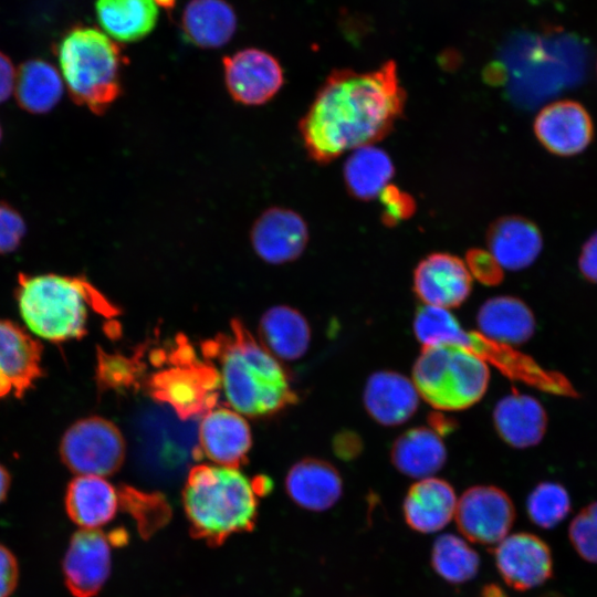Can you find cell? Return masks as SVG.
I'll return each mask as SVG.
<instances>
[{
  "instance_id": "8",
  "label": "cell",
  "mask_w": 597,
  "mask_h": 597,
  "mask_svg": "<svg viewBox=\"0 0 597 597\" xmlns=\"http://www.w3.org/2000/svg\"><path fill=\"white\" fill-rule=\"evenodd\" d=\"M437 343L462 347L514 381L552 395L577 397L576 389L565 375L545 369L513 346L490 339L480 332L465 331L452 313L441 322Z\"/></svg>"
},
{
  "instance_id": "46",
  "label": "cell",
  "mask_w": 597,
  "mask_h": 597,
  "mask_svg": "<svg viewBox=\"0 0 597 597\" xmlns=\"http://www.w3.org/2000/svg\"><path fill=\"white\" fill-rule=\"evenodd\" d=\"M156 6L163 7L165 9H170L174 7L176 0H154Z\"/></svg>"
},
{
  "instance_id": "20",
  "label": "cell",
  "mask_w": 597,
  "mask_h": 597,
  "mask_svg": "<svg viewBox=\"0 0 597 597\" xmlns=\"http://www.w3.org/2000/svg\"><path fill=\"white\" fill-rule=\"evenodd\" d=\"M498 436L510 447L525 449L538 444L547 429V413L535 397L517 390L502 397L492 413Z\"/></svg>"
},
{
  "instance_id": "33",
  "label": "cell",
  "mask_w": 597,
  "mask_h": 597,
  "mask_svg": "<svg viewBox=\"0 0 597 597\" xmlns=\"http://www.w3.org/2000/svg\"><path fill=\"white\" fill-rule=\"evenodd\" d=\"M569 511V494L557 482L538 483L526 500V512L530 520L542 528H553L568 515Z\"/></svg>"
},
{
  "instance_id": "28",
  "label": "cell",
  "mask_w": 597,
  "mask_h": 597,
  "mask_svg": "<svg viewBox=\"0 0 597 597\" xmlns=\"http://www.w3.org/2000/svg\"><path fill=\"white\" fill-rule=\"evenodd\" d=\"M237 18L226 0H190L181 17L186 40L201 49H217L230 41Z\"/></svg>"
},
{
  "instance_id": "31",
  "label": "cell",
  "mask_w": 597,
  "mask_h": 597,
  "mask_svg": "<svg viewBox=\"0 0 597 597\" xmlns=\"http://www.w3.org/2000/svg\"><path fill=\"white\" fill-rule=\"evenodd\" d=\"M14 90L21 107L32 113H44L61 98L63 82L50 63L30 60L17 72Z\"/></svg>"
},
{
  "instance_id": "25",
  "label": "cell",
  "mask_w": 597,
  "mask_h": 597,
  "mask_svg": "<svg viewBox=\"0 0 597 597\" xmlns=\"http://www.w3.org/2000/svg\"><path fill=\"white\" fill-rule=\"evenodd\" d=\"M476 325L482 335L514 347L526 343L534 335L536 320L533 311L521 298L499 295L480 306Z\"/></svg>"
},
{
  "instance_id": "2",
  "label": "cell",
  "mask_w": 597,
  "mask_h": 597,
  "mask_svg": "<svg viewBox=\"0 0 597 597\" xmlns=\"http://www.w3.org/2000/svg\"><path fill=\"white\" fill-rule=\"evenodd\" d=\"M202 344L207 359L220 366V380L228 402L249 417L273 415L297 401L280 363L253 337L239 318Z\"/></svg>"
},
{
  "instance_id": "24",
  "label": "cell",
  "mask_w": 597,
  "mask_h": 597,
  "mask_svg": "<svg viewBox=\"0 0 597 597\" xmlns=\"http://www.w3.org/2000/svg\"><path fill=\"white\" fill-rule=\"evenodd\" d=\"M486 242L489 252L502 269L510 271L528 268L543 248V238L537 226L520 216L498 219L488 230Z\"/></svg>"
},
{
  "instance_id": "29",
  "label": "cell",
  "mask_w": 597,
  "mask_h": 597,
  "mask_svg": "<svg viewBox=\"0 0 597 597\" xmlns=\"http://www.w3.org/2000/svg\"><path fill=\"white\" fill-rule=\"evenodd\" d=\"M96 15L111 38L133 42L151 32L158 9L154 0H97Z\"/></svg>"
},
{
  "instance_id": "37",
  "label": "cell",
  "mask_w": 597,
  "mask_h": 597,
  "mask_svg": "<svg viewBox=\"0 0 597 597\" xmlns=\"http://www.w3.org/2000/svg\"><path fill=\"white\" fill-rule=\"evenodd\" d=\"M465 260L471 276L482 284L496 285L503 280V269L489 251L471 249Z\"/></svg>"
},
{
  "instance_id": "30",
  "label": "cell",
  "mask_w": 597,
  "mask_h": 597,
  "mask_svg": "<svg viewBox=\"0 0 597 597\" xmlns=\"http://www.w3.org/2000/svg\"><path fill=\"white\" fill-rule=\"evenodd\" d=\"M394 172L388 154L373 145L354 149L344 166L346 187L359 200H371L379 196Z\"/></svg>"
},
{
  "instance_id": "11",
  "label": "cell",
  "mask_w": 597,
  "mask_h": 597,
  "mask_svg": "<svg viewBox=\"0 0 597 597\" xmlns=\"http://www.w3.org/2000/svg\"><path fill=\"white\" fill-rule=\"evenodd\" d=\"M112 544L100 528H80L71 536L62 574L73 597H96L103 589L112 570Z\"/></svg>"
},
{
  "instance_id": "47",
  "label": "cell",
  "mask_w": 597,
  "mask_h": 597,
  "mask_svg": "<svg viewBox=\"0 0 597 597\" xmlns=\"http://www.w3.org/2000/svg\"><path fill=\"white\" fill-rule=\"evenodd\" d=\"M540 597H565L564 595L555 591H549L541 595Z\"/></svg>"
},
{
  "instance_id": "39",
  "label": "cell",
  "mask_w": 597,
  "mask_h": 597,
  "mask_svg": "<svg viewBox=\"0 0 597 597\" xmlns=\"http://www.w3.org/2000/svg\"><path fill=\"white\" fill-rule=\"evenodd\" d=\"M19 563L10 548L0 543V597H10L19 583Z\"/></svg>"
},
{
  "instance_id": "3",
  "label": "cell",
  "mask_w": 597,
  "mask_h": 597,
  "mask_svg": "<svg viewBox=\"0 0 597 597\" xmlns=\"http://www.w3.org/2000/svg\"><path fill=\"white\" fill-rule=\"evenodd\" d=\"M17 301L28 328L54 343L83 337L91 310L115 313L112 304L88 281L59 274H21Z\"/></svg>"
},
{
  "instance_id": "27",
  "label": "cell",
  "mask_w": 597,
  "mask_h": 597,
  "mask_svg": "<svg viewBox=\"0 0 597 597\" xmlns=\"http://www.w3.org/2000/svg\"><path fill=\"white\" fill-rule=\"evenodd\" d=\"M447 449L441 437L428 427L411 428L401 433L390 449V461L402 474L425 479L442 469Z\"/></svg>"
},
{
  "instance_id": "48",
  "label": "cell",
  "mask_w": 597,
  "mask_h": 597,
  "mask_svg": "<svg viewBox=\"0 0 597 597\" xmlns=\"http://www.w3.org/2000/svg\"><path fill=\"white\" fill-rule=\"evenodd\" d=\"M0 136H1V130H0Z\"/></svg>"
},
{
  "instance_id": "14",
  "label": "cell",
  "mask_w": 597,
  "mask_h": 597,
  "mask_svg": "<svg viewBox=\"0 0 597 597\" xmlns=\"http://www.w3.org/2000/svg\"><path fill=\"white\" fill-rule=\"evenodd\" d=\"M493 552L501 577L516 590L535 588L552 577L551 549L534 534L520 532L507 535Z\"/></svg>"
},
{
  "instance_id": "18",
  "label": "cell",
  "mask_w": 597,
  "mask_h": 597,
  "mask_svg": "<svg viewBox=\"0 0 597 597\" xmlns=\"http://www.w3.org/2000/svg\"><path fill=\"white\" fill-rule=\"evenodd\" d=\"M308 240V230L296 212L271 208L253 224L251 242L255 253L265 262L281 264L297 259Z\"/></svg>"
},
{
  "instance_id": "13",
  "label": "cell",
  "mask_w": 597,
  "mask_h": 597,
  "mask_svg": "<svg viewBox=\"0 0 597 597\" xmlns=\"http://www.w3.org/2000/svg\"><path fill=\"white\" fill-rule=\"evenodd\" d=\"M534 134L549 153L570 157L583 153L593 142L594 124L584 105L563 100L543 107L533 124Z\"/></svg>"
},
{
  "instance_id": "6",
  "label": "cell",
  "mask_w": 597,
  "mask_h": 597,
  "mask_svg": "<svg viewBox=\"0 0 597 597\" xmlns=\"http://www.w3.org/2000/svg\"><path fill=\"white\" fill-rule=\"evenodd\" d=\"M420 397L439 411L467 409L484 396L489 365L462 347L440 345L422 347L412 367Z\"/></svg>"
},
{
  "instance_id": "4",
  "label": "cell",
  "mask_w": 597,
  "mask_h": 597,
  "mask_svg": "<svg viewBox=\"0 0 597 597\" xmlns=\"http://www.w3.org/2000/svg\"><path fill=\"white\" fill-rule=\"evenodd\" d=\"M258 494L254 481L239 469L199 464L188 473L182 501L195 534L220 543L253 526Z\"/></svg>"
},
{
  "instance_id": "40",
  "label": "cell",
  "mask_w": 597,
  "mask_h": 597,
  "mask_svg": "<svg viewBox=\"0 0 597 597\" xmlns=\"http://www.w3.org/2000/svg\"><path fill=\"white\" fill-rule=\"evenodd\" d=\"M578 269L585 280L597 283V231L583 244L578 256Z\"/></svg>"
},
{
  "instance_id": "10",
  "label": "cell",
  "mask_w": 597,
  "mask_h": 597,
  "mask_svg": "<svg viewBox=\"0 0 597 597\" xmlns=\"http://www.w3.org/2000/svg\"><path fill=\"white\" fill-rule=\"evenodd\" d=\"M457 526L470 542L495 545L507 536L515 507L511 498L494 485H474L467 489L457 502Z\"/></svg>"
},
{
  "instance_id": "42",
  "label": "cell",
  "mask_w": 597,
  "mask_h": 597,
  "mask_svg": "<svg viewBox=\"0 0 597 597\" xmlns=\"http://www.w3.org/2000/svg\"><path fill=\"white\" fill-rule=\"evenodd\" d=\"M15 75L11 61L0 52V103L6 101L14 90Z\"/></svg>"
},
{
  "instance_id": "26",
  "label": "cell",
  "mask_w": 597,
  "mask_h": 597,
  "mask_svg": "<svg viewBox=\"0 0 597 597\" xmlns=\"http://www.w3.org/2000/svg\"><path fill=\"white\" fill-rule=\"evenodd\" d=\"M260 344L273 357L296 360L305 355L311 343L307 320L287 305L270 307L259 323Z\"/></svg>"
},
{
  "instance_id": "21",
  "label": "cell",
  "mask_w": 597,
  "mask_h": 597,
  "mask_svg": "<svg viewBox=\"0 0 597 597\" xmlns=\"http://www.w3.org/2000/svg\"><path fill=\"white\" fill-rule=\"evenodd\" d=\"M286 493L302 509L321 512L331 509L343 493V480L329 462L305 458L289 470Z\"/></svg>"
},
{
  "instance_id": "41",
  "label": "cell",
  "mask_w": 597,
  "mask_h": 597,
  "mask_svg": "<svg viewBox=\"0 0 597 597\" xmlns=\"http://www.w3.org/2000/svg\"><path fill=\"white\" fill-rule=\"evenodd\" d=\"M335 454L343 460H353L363 450V440L354 431L344 430L337 433L333 442Z\"/></svg>"
},
{
  "instance_id": "12",
  "label": "cell",
  "mask_w": 597,
  "mask_h": 597,
  "mask_svg": "<svg viewBox=\"0 0 597 597\" xmlns=\"http://www.w3.org/2000/svg\"><path fill=\"white\" fill-rule=\"evenodd\" d=\"M226 86L234 101L255 106L269 102L282 87L277 60L259 49H244L223 59Z\"/></svg>"
},
{
  "instance_id": "7",
  "label": "cell",
  "mask_w": 597,
  "mask_h": 597,
  "mask_svg": "<svg viewBox=\"0 0 597 597\" xmlns=\"http://www.w3.org/2000/svg\"><path fill=\"white\" fill-rule=\"evenodd\" d=\"M170 367L153 374L147 380L150 397L168 404L182 420L206 413L216 406L221 385L213 365L196 357L193 348L184 336L168 355Z\"/></svg>"
},
{
  "instance_id": "36",
  "label": "cell",
  "mask_w": 597,
  "mask_h": 597,
  "mask_svg": "<svg viewBox=\"0 0 597 597\" xmlns=\"http://www.w3.org/2000/svg\"><path fill=\"white\" fill-rule=\"evenodd\" d=\"M379 197L384 207L383 221L387 226H394L415 212L413 199L395 186L385 187Z\"/></svg>"
},
{
  "instance_id": "43",
  "label": "cell",
  "mask_w": 597,
  "mask_h": 597,
  "mask_svg": "<svg viewBox=\"0 0 597 597\" xmlns=\"http://www.w3.org/2000/svg\"><path fill=\"white\" fill-rule=\"evenodd\" d=\"M428 422L430 425L429 428L440 437L450 433L455 428V421L442 412H432L428 418Z\"/></svg>"
},
{
  "instance_id": "44",
  "label": "cell",
  "mask_w": 597,
  "mask_h": 597,
  "mask_svg": "<svg viewBox=\"0 0 597 597\" xmlns=\"http://www.w3.org/2000/svg\"><path fill=\"white\" fill-rule=\"evenodd\" d=\"M11 484V476L9 471L0 464V503H2L9 492Z\"/></svg>"
},
{
  "instance_id": "15",
  "label": "cell",
  "mask_w": 597,
  "mask_h": 597,
  "mask_svg": "<svg viewBox=\"0 0 597 597\" xmlns=\"http://www.w3.org/2000/svg\"><path fill=\"white\" fill-rule=\"evenodd\" d=\"M412 287L423 305L451 310L459 307L469 297L472 276L461 259L437 252L417 264Z\"/></svg>"
},
{
  "instance_id": "1",
  "label": "cell",
  "mask_w": 597,
  "mask_h": 597,
  "mask_svg": "<svg viewBox=\"0 0 597 597\" xmlns=\"http://www.w3.org/2000/svg\"><path fill=\"white\" fill-rule=\"evenodd\" d=\"M406 92L395 61L373 71L334 70L300 121L308 156L327 164L386 137L401 117Z\"/></svg>"
},
{
  "instance_id": "16",
  "label": "cell",
  "mask_w": 597,
  "mask_h": 597,
  "mask_svg": "<svg viewBox=\"0 0 597 597\" xmlns=\"http://www.w3.org/2000/svg\"><path fill=\"white\" fill-rule=\"evenodd\" d=\"M199 447L196 454L216 464L239 469L248 462L252 446L249 423L239 413L227 408L210 409L199 426Z\"/></svg>"
},
{
  "instance_id": "22",
  "label": "cell",
  "mask_w": 597,
  "mask_h": 597,
  "mask_svg": "<svg viewBox=\"0 0 597 597\" xmlns=\"http://www.w3.org/2000/svg\"><path fill=\"white\" fill-rule=\"evenodd\" d=\"M64 506L80 528H101L121 507L119 492L103 476L76 475L66 486Z\"/></svg>"
},
{
  "instance_id": "19",
  "label": "cell",
  "mask_w": 597,
  "mask_h": 597,
  "mask_svg": "<svg viewBox=\"0 0 597 597\" xmlns=\"http://www.w3.org/2000/svg\"><path fill=\"white\" fill-rule=\"evenodd\" d=\"M420 395L413 381L394 370L373 373L364 388L365 410L383 426H398L409 420L419 407Z\"/></svg>"
},
{
  "instance_id": "35",
  "label": "cell",
  "mask_w": 597,
  "mask_h": 597,
  "mask_svg": "<svg viewBox=\"0 0 597 597\" xmlns=\"http://www.w3.org/2000/svg\"><path fill=\"white\" fill-rule=\"evenodd\" d=\"M568 535L578 555L597 564V501L577 513L569 524Z\"/></svg>"
},
{
  "instance_id": "45",
  "label": "cell",
  "mask_w": 597,
  "mask_h": 597,
  "mask_svg": "<svg viewBox=\"0 0 597 597\" xmlns=\"http://www.w3.org/2000/svg\"><path fill=\"white\" fill-rule=\"evenodd\" d=\"M481 597H507V595L499 585L489 584L483 587Z\"/></svg>"
},
{
  "instance_id": "5",
  "label": "cell",
  "mask_w": 597,
  "mask_h": 597,
  "mask_svg": "<svg viewBox=\"0 0 597 597\" xmlns=\"http://www.w3.org/2000/svg\"><path fill=\"white\" fill-rule=\"evenodd\" d=\"M59 62L72 98L102 113L121 93L118 45L94 28L73 29L62 41Z\"/></svg>"
},
{
  "instance_id": "9",
  "label": "cell",
  "mask_w": 597,
  "mask_h": 597,
  "mask_svg": "<svg viewBox=\"0 0 597 597\" xmlns=\"http://www.w3.org/2000/svg\"><path fill=\"white\" fill-rule=\"evenodd\" d=\"M59 450L63 464L73 473L106 478L122 468L126 443L115 423L90 416L65 430Z\"/></svg>"
},
{
  "instance_id": "17",
  "label": "cell",
  "mask_w": 597,
  "mask_h": 597,
  "mask_svg": "<svg viewBox=\"0 0 597 597\" xmlns=\"http://www.w3.org/2000/svg\"><path fill=\"white\" fill-rule=\"evenodd\" d=\"M41 344L20 326L0 318V399L21 397L42 375Z\"/></svg>"
},
{
  "instance_id": "32",
  "label": "cell",
  "mask_w": 597,
  "mask_h": 597,
  "mask_svg": "<svg viewBox=\"0 0 597 597\" xmlns=\"http://www.w3.org/2000/svg\"><path fill=\"white\" fill-rule=\"evenodd\" d=\"M431 565L444 580L462 584L476 575L480 558L463 538L453 534H443L433 543Z\"/></svg>"
},
{
  "instance_id": "23",
  "label": "cell",
  "mask_w": 597,
  "mask_h": 597,
  "mask_svg": "<svg viewBox=\"0 0 597 597\" xmlns=\"http://www.w3.org/2000/svg\"><path fill=\"white\" fill-rule=\"evenodd\" d=\"M457 502L454 489L448 481L429 476L409 488L402 513L407 525L413 531L434 533L452 520Z\"/></svg>"
},
{
  "instance_id": "34",
  "label": "cell",
  "mask_w": 597,
  "mask_h": 597,
  "mask_svg": "<svg viewBox=\"0 0 597 597\" xmlns=\"http://www.w3.org/2000/svg\"><path fill=\"white\" fill-rule=\"evenodd\" d=\"M145 367L139 357L97 349L96 384L100 391H126L137 388Z\"/></svg>"
},
{
  "instance_id": "38",
  "label": "cell",
  "mask_w": 597,
  "mask_h": 597,
  "mask_svg": "<svg viewBox=\"0 0 597 597\" xmlns=\"http://www.w3.org/2000/svg\"><path fill=\"white\" fill-rule=\"evenodd\" d=\"M25 231L20 214L8 205L0 202V253L14 250Z\"/></svg>"
}]
</instances>
